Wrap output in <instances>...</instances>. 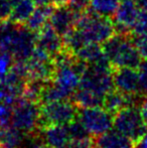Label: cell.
Masks as SVG:
<instances>
[{
  "label": "cell",
  "instance_id": "d6986e66",
  "mask_svg": "<svg viewBox=\"0 0 147 148\" xmlns=\"http://www.w3.org/2000/svg\"><path fill=\"white\" fill-rule=\"evenodd\" d=\"M67 127L72 139H82L87 138V137H92L90 133L88 132V130L85 128L84 125L78 120V118L74 120L73 122L67 124Z\"/></svg>",
  "mask_w": 147,
  "mask_h": 148
},
{
  "label": "cell",
  "instance_id": "6da1fadb",
  "mask_svg": "<svg viewBox=\"0 0 147 148\" xmlns=\"http://www.w3.org/2000/svg\"><path fill=\"white\" fill-rule=\"evenodd\" d=\"M103 51L112 68L138 69L141 64V56L134 45L131 33H116L103 43Z\"/></svg>",
  "mask_w": 147,
  "mask_h": 148
},
{
  "label": "cell",
  "instance_id": "2e32d148",
  "mask_svg": "<svg viewBox=\"0 0 147 148\" xmlns=\"http://www.w3.org/2000/svg\"><path fill=\"white\" fill-rule=\"evenodd\" d=\"M34 0H20L13 5L9 19L15 23L24 24L36 9Z\"/></svg>",
  "mask_w": 147,
  "mask_h": 148
},
{
  "label": "cell",
  "instance_id": "30bf717a",
  "mask_svg": "<svg viewBox=\"0 0 147 148\" xmlns=\"http://www.w3.org/2000/svg\"><path fill=\"white\" fill-rule=\"evenodd\" d=\"M81 15L82 14L75 12L68 5L55 6L53 14L49 18V23L59 34L65 36L75 27Z\"/></svg>",
  "mask_w": 147,
  "mask_h": 148
},
{
  "label": "cell",
  "instance_id": "9c48e42d",
  "mask_svg": "<svg viewBox=\"0 0 147 148\" xmlns=\"http://www.w3.org/2000/svg\"><path fill=\"white\" fill-rule=\"evenodd\" d=\"M113 82L116 90L129 95H143L140 90L138 69L113 68Z\"/></svg>",
  "mask_w": 147,
  "mask_h": 148
},
{
  "label": "cell",
  "instance_id": "e0dca14e",
  "mask_svg": "<svg viewBox=\"0 0 147 148\" xmlns=\"http://www.w3.org/2000/svg\"><path fill=\"white\" fill-rule=\"evenodd\" d=\"M76 57L86 62L88 64H95L107 58L103 51V47H101L100 43L96 42H90L83 47L77 51Z\"/></svg>",
  "mask_w": 147,
  "mask_h": 148
},
{
  "label": "cell",
  "instance_id": "83f0119b",
  "mask_svg": "<svg viewBox=\"0 0 147 148\" xmlns=\"http://www.w3.org/2000/svg\"><path fill=\"white\" fill-rule=\"evenodd\" d=\"M135 2L140 11H147V0H135Z\"/></svg>",
  "mask_w": 147,
  "mask_h": 148
},
{
  "label": "cell",
  "instance_id": "5b68a950",
  "mask_svg": "<svg viewBox=\"0 0 147 148\" xmlns=\"http://www.w3.org/2000/svg\"><path fill=\"white\" fill-rule=\"evenodd\" d=\"M40 114V105L28 101L23 97H18L13 106L11 125L14 128L30 134L38 129V120Z\"/></svg>",
  "mask_w": 147,
  "mask_h": 148
},
{
  "label": "cell",
  "instance_id": "277c9868",
  "mask_svg": "<svg viewBox=\"0 0 147 148\" xmlns=\"http://www.w3.org/2000/svg\"><path fill=\"white\" fill-rule=\"evenodd\" d=\"M113 126L116 130L129 137L136 145L147 134V125L138 106L126 107L115 114Z\"/></svg>",
  "mask_w": 147,
  "mask_h": 148
},
{
  "label": "cell",
  "instance_id": "f1b7e54d",
  "mask_svg": "<svg viewBox=\"0 0 147 148\" xmlns=\"http://www.w3.org/2000/svg\"><path fill=\"white\" fill-rule=\"evenodd\" d=\"M36 5H49L53 4V0H34Z\"/></svg>",
  "mask_w": 147,
  "mask_h": 148
},
{
  "label": "cell",
  "instance_id": "4dcf8cb0",
  "mask_svg": "<svg viewBox=\"0 0 147 148\" xmlns=\"http://www.w3.org/2000/svg\"><path fill=\"white\" fill-rule=\"evenodd\" d=\"M19 1H20V0H11V2H12V4H13V5L17 3V2H19Z\"/></svg>",
  "mask_w": 147,
  "mask_h": 148
},
{
  "label": "cell",
  "instance_id": "9a60e30c",
  "mask_svg": "<svg viewBox=\"0 0 147 148\" xmlns=\"http://www.w3.org/2000/svg\"><path fill=\"white\" fill-rule=\"evenodd\" d=\"M53 9H55L53 4L37 5V7H36L30 17L25 22V25L30 30L34 31V32H38L47 23V21H49V18L53 14Z\"/></svg>",
  "mask_w": 147,
  "mask_h": 148
},
{
  "label": "cell",
  "instance_id": "d4e9b609",
  "mask_svg": "<svg viewBox=\"0 0 147 148\" xmlns=\"http://www.w3.org/2000/svg\"><path fill=\"white\" fill-rule=\"evenodd\" d=\"M139 71L140 90L143 95H147V60H144L138 68Z\"/></svg>",
  "mask_w": 147,
  "mask_h": 148
},
{
  "label": "cell",
  "instance_id": "8fae6325",
  "mask_svg": "<svg viewBox=\"0 0 147 148\" xmlns=\"http://www.w3.org/2000/svg\"><path fill=\"white\" fill-rule=\"evenodd\" d=\"M36 47L43 49L51 57H55L65 49L64 38L47 22L36 35Z\"/></svg>",
  "mask_w": 147,
  "mask_h": 148
},
{
  "label": "cell",
  "instance_id": "4fadbf2b",
  "mask_svg": "<svg viewBox=\"0 0 147 148\" xmlns=\"http://www.w3.org/2000/svg\"><path fill=\"white\" fill-rule=\"evenodd\" d=\"M43 141L49 148H66L71 140L67 125H55L40 129Z\"/></svg>",
  "mask_w": 147,
  "mask_h": 148
},
{
  "label": "cell",
  "instance_id": "3957f363",
  "mask_svg": "<svg viewBox=\"0 0 147 148\" xmlns=\"http://www.w3.org/2000/svg\"><path fill=\"white\" fill-rule=\"evenodd\" d=\"M79 108L70 100H62L40 105L38 129L55 125H67L78 118Z\"/></svg>",
  "mask_w": 147,
  "mask_h": 148
},
{
  "label": "cell",
  "instance_id": "ffe728a7",
  "mask_svg": "<svg viewBox=\"0 0 147 148\" xmlns=\"http://www.w3.org/2000/svg\"><path fill=\"white\" fill-rule=\"evenodd\" d=\"M14 62H15V60L9 51L0 53V83L3 81L6 75L11 70Z\"/></svg>",
  "mask_w": 147,
  "mask_h": 148
},
{
  "label": "cell",
  "instance_id": "ac0fdd59",
  "mask_svg": "<svg viewBox=\"0 0 147 148\" xmlns=\"http://www.w3.org/2000/svg\"><path fill=\"white\" fill-rule=\"evenodd\" d=\"M121 0H91L90 11L105 17H113Z\"/></svg>",
  "mask_w": 147,
  "mask_h": 148
},
{
  "label": "cell",
  "instance_id": "cb8c5ba5",
  "mask_svg": "<svg viewBox=\"0 0 147 148\" xmlns=\"http://www.w3.org/2000/svg\"><path fill=\"white\" fill-rule=\"evenodd\" d=\"M132 30L133 34H141L147 32V11H140L137 21Z\"/></svg>",
  "mask_w": 147,
  "mask_h": 148
},
{
  "label": "cell",
  "instance_id": "44dd1931",
  "mask_svg": "<svg viewBox=\"0 0 147 148\" xmlns=\"http://www.w3.org/2000/svg\"><path fill=\"white\" fill-rule=\"evenodd\" d=\"M13 106L8 102H0V127L11 125V118L13 114Z\"/></svg>",
  "mask_w": 147,
  "mask_h": 148
},
{
  "label": "cell",
  "instance_id": "7a4b0ae2",
  "mask_svg": "<svg viewBox=\"0 0 147 148\" xmlns=\"http://www.w3.org/2000/svg\"><path fill=\"white\" fill-rule=\"evenodd\" d=\"M75 27L81 30L87 42L104 43L115 34V25L108 17L92 11H85L79 17Z\"/></svg>",
  "mask_w": 147,
  "mask_h": 148
},
{
  "label": "cell",
  "instance_id": "4316f807",
  "mask_svg": "<svg viewBox=\"0 0 147 148\" xmlns=\"http://www.w3.org/2000/svg\"><path fill=\"white\" fill-rule=\"evenodd\" d=\"M13 4L11 0H0V21L9 19Z\"/></svg>",
  "mask_w": 147,
  "mask_h": 148
},
{
  "label": "cell",
  "instance_id": "7c38bea8",
  "mask_svg": "<svg viewBox=\"0 0 147 148\" xmlns=\"http://www.w3.org/2000/svg\"><path fill=\"white\" fill-rule=\"evenodd\" d=\"M93 138L95 148H135L136 146L129 137L115 128Z\"/></svg>",
  "mask_w": 147,
  "mask_h": 148
},
{
  "label": "cell",
  "instance_id": "52a82bcc",
  "mask_svg": "<svg viewBox=\"0 0 147 148\" xmlns=\"http://www.w3.org/2000/svg\"><path fill=\"white\" fill-rule=\"evenodd\" d=\"M26 62L29 71V79H38L47 82L53 78L55 72L53 58L43 49L36 47Z\"/></svg>",
  "mask_w": 147,
  "mask_h": 148
},
{
  "label": "cell",
  "instance_id": "5bb4252c",
  "mask_svg": "<svg viewBox=\"0 0 147 148\" xmlns=\"http://www.w3.org/2000/svg\"><path fill=\"white\" fill-rule=\"evenodd\" d=\"M71 100L79 109L83 108L102 107L104 96H101L88 89L80 88L73 94Z\"/></svg>",
  "mask_w": 147,
  "mask_h": 148
},
{
  "label": "cell",
  "instance_id": "7402d4cb",
  "mask_svg": "<svg viewBox=\"0 0 147 148\" xmlns=\"http://www.w3.org/2000/svg\"><path fill=\"white\" fill-rule=\"evenodd\" d=\"M132 39L141 58L143 60H147V32L141 34H133Z\"/></svg>",
  "mask_w": 147,
  "mask_h": 148
},
{
  "label": "cell",
  "instance_id": "f546056e",
  "mask_svg": "<svg viewBox=\"0 0 147 148\" xmlns=\"http://www.w3.org/2000/svg\"><path fill=\"white\" fill-rule=\"evenodd\" d=\"M0 148H13V147H10V146H8V145L1 144V143H0Z\"/></svg>",
  "mask_w": 147,
  "mask_h": 148
},
{
  "label": "cell",
  "instance_id": "ba28073f",
  "mask_svg": "<svg viewBox=\"0 0 147 148\" xmlns=\"http://www.w3.org/2000/svg\"><path fill=\"white\" fill-rule=\"evenodd\" d=\"M140 10L135 0H121L117 11L113 15L115 30L118 33H131L139 16Z\"/></svg>",
  "mask_w": 147,
  "mask_h": 148
},
{
  "label": "cell",
  "instance_id": "484cf974",
  "mask_svg": "<svg viewBox=\"0 0 147 148\" xmlns=\"http://www.w3.org/2000/svg\"><path fill=\"white\" fill-rule=\"evenodd\" d=\"M91 0H69L67 5L77 13H84L90 6Z\"/></svg>",
  "mask_w": 147,
  "mask_h": 148
},
{
  "label": "cell",
  "instance_id": "603a6c76",
  "mask_svg": "<svg viewBox=\"0 0 147 148\" xmlns=\"http://www.w3.org/2000/svg\"><path fill=\"white\" fill-rule=\"evenodd\" d=\"M66 148H95L94 138L87 137L82 139H71Z\"/></svg>",
  "mask_w": 147,
  "mask_h": 148
},
{
  "label": "cell",
  "instance_id": "8992f818",
  "mask_svg": "<svg viewBox=\"0 0 147 148\" xmlns=\"http://www.w3.org/2000/svg\"><path fill=\"white\" fill-rule=\"evenodd\" d=\"M78 120L85 126L92 137H97L112 129L114 115L101 107L79 109Z\"/></svg>",
  "mask_w": 147,
  "mask_h": 148
}]
</instances>
